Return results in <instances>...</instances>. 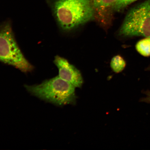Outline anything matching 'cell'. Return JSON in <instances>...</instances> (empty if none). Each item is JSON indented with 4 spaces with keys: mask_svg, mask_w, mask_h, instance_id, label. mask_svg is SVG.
I'll return each instance as SVG.
<instances>
[{
    "mask_svg": "<svg viewBox=\"0 0 150 150\" xmlns=\"http://www.w3.org/2000/svg\"><path fill=\"white\" fill-rule=\"evenodd\" d=\"M52 8L57 23L64 31L87 23L95 14L91 0H57Z\"/></svg>",
    "mask_w": 150,
    "mask_h": 150,
    "instance_id": "1",
    "label": "cell"
},
{
    "mask_svg": "<svg viewBox=\"0 0 150 150\" xmlns=\"http://www.w3.org/2000/svg\"><path fill=\"white\" fill-rule=\"evenodd\" d=\"M25 87L32 95L56 105L62 106L76 103V88L59 76L37 85H25Z\"/></svg>",
    "mask_w": 150,
    "mask_h": 150,
    "instance_id": "2",
    "label": "cell"
},
{
    "mask_svg": "<svg viewBox=\"0 0 150 150\" xmlns=\"http://www.w3.org/2000/svg\"><path fill=\"white\" fill-rule=\"evenodd\" d=\"M0 62L27 73L33 67L25 57L16 42L11 23L4 22L0 26Z\"/></svg>",
    "mask_w": 150,
    "mask_h": 150,
    "instance_id": "3",
    "label": "cell"
},
{
    "mask_svg": "<svg viewBox=\"0 0 150 150\" xmlns=\"http://www.w3.org/2000/svg\"><path fill=\"white\" fill-rule=\"evenodd\" d=\"M119 34L127 38L150 37V0L129 11L120 28Z\"/></svg>",
    "mask_w": 150,
    "mask_h": 150,
    "instance_id": "4",
    "label": "cell"
},
{
    "mask_svg": "<svg viewBox=\"0 0 150 150\" xmlns=\"http://www.w3.org/2000/svg\"><path fill=\"white\" fill-rule=\"evenodd\" d=\"M54 62L59 69L60 77L70 82L76 88L82 87L83 78L78 69L66 59L59 56H55Z\"/></svg>",
    "mask_w": 150,
    "mask_h": 150,
    "instance_id": "5",
    "label": "cell"
},
{
    "mask_svg": "<svg viewBox=\"0 0 150 150\" xmlns=\"http://www.w3.org/2000/svg\"><path fill=\"white\" fill-rule=\"evenodd\" d=\"M95 14L101 16L108 14L112 11H117L120 0H91Z\"/></svg>",
    "mask_w": 150,
    "mask_h": 150,
    "instance_id": "6",
    "label": "cell"
},
{
    "mask_svg": "<svg viewBox=\"0 0 150 150\" xmlns=\"http://www.w3.org/2000/svg\"><path fill=\"white\" fill-rule=\"evenodd\" d=\"M136 51L141 55L145 57L150 56V37H144L136 43Z\"/></svg>",
    "mask_w": 150,
    "mask_h": 150,
    "instance_id": "7",
    "label": "cell"
},
{
    "mask_svg": "<svg viewBox=\"0 0 150 150\" xmlns=\"http://www.w3.org/2000/svg\"><path fill=\"white\" fill-rule=\"evenodd\" d=\"M126 65V61L120 55H116L111 60L110 67L112 70L116 73L122 72Z\"/></svg>",
    "mask_w": 150,
    "mask_h": 150,
    "instance_id": "8",
    "label": "cell"
},
{
    "mask_svg": "<svg viewBox=\"0 0 150 150\" xmlns=\"http://www.w3.org/2000/svg\"><path fill=\"white\" fill-rule=\"evenodd\" d=\"M137 1V0H120L119 4L118 6L117 11L122 10L127 5Z\"/></svg>",
    "mask_w": 150,
    "mask_h": 150,
    "instance_id": "9",
    "label": "cell"
},
{
    "mask_svg": "<svg viewBox=\"0 0 150 150\" xmlns=\"http://www.w3.org/2000/svg\"><path fill=\"white\" fill-rule=\"evenodd\" d=\"M144 93L146 95V96L141 99L140 100V102L150 104V91H145L144 92Z\"/></svg>",
    "mask_w": 150,
    "mask_h": 150,
    "instance_id": "10",
    "label": "cell"
},
{
    "mask_svg": "<svg viewBox=\"0 0 150 150\" xmlns=\"http://www.w3.org/2000/svg\"><path fill=\"white\" fill-rule=\"evenodd\" d=\"M145 70L150 71V65L149 66V67H147L145 69Z\"/></svg>",
    "mask_w": 150,
    "mask_h": 150,
    "instance_id": "11",
    "label": "cell"
}]
</instances>
